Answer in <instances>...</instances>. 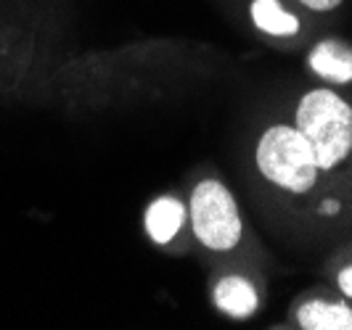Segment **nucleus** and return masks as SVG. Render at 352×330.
<instances>
[{"instance_id":"obj_1","label":"nucleus","mask_w":352,"mask_h":330,"mask_svg":"<svg viewBox=\"0 0 352 330\" xmlns=\"http://www.w3.org/2000/svg\"><path fill=\"white\" fill-rule=\"evenodd\" d=\"M294 127L310 143L320 172H331L352 156V104L334 90H307L297 104Z\"/></svg>"},{"instance_id":"obj_2","label":"nucleus","mask_w":352,"mask_h":330,"mask_svg":"<svg viewBox=\"0 0 352 330\" xmlns=\"http://www.w3.org/2000/svg\"><path fill=\"white\" fill-rule=\"evenodd\" d=\"M257 169L267 182L294 196H305L318 185L320 167L310 143L302 138L297 127L273 124L267 127L254 151Z\"/></svg>"},{"instance_id":"obj_3","label":"nucleus","mask_w":352,"mask_h":330,"mask_svg":"<svg viewBox=\"0 0 352 330\" xmlns=\"http://www.w3.org/2000/svg\"><path fill=\"white\" fill-rule=\"evenodd\" d=\"M188 222L196 241L210 251H230L241 241V211L220 180H201L188 201Z\"/></svg>"},{"instance_id":"obj_4","label":"nucleus","mask_w":352,"mask_h":330,"mask_svg":"<svg viewBox=\"0 0 352 330\" xmlns=\"http://www.w3.org/2000/svg\"><path fill=\"white\" fill-rule=\"evenodd\" d=\"M186 220H188V207L183 201H177L175 196H159L146 209L143 227L154 244L167 246L170 241H175V235L186 225Z\"/></svg>"},{"instance_id":"obj_5","label":"nucleus","mask_w":352,"mask_h":330,"mask_svg":"<svg viewBox=\"0 0 352 330\" xmlns=\"http://www.w3.org/2000/svg\"><path fill=\"white\" fill-rule=\"evenodd\" d=\"M307 67L318 80L331 85L352 82V48L339 40H320L307 56Z\"/></svg>"},{"instance_id":"obj_6","label":"nucleus","mask_w":352,"mask_h":330,"mask_svg":"<svg viewBox=\"0 0 352 330\" xmlns=\"http://www.w3.org/2000/svg\"><path fill=\"white\" fill-rule=\"evenodd\" d=\"M214 307L233 320H247L260 307V294L244 275H226L214 285Z\"/></svg>"},{"instance_id":"obj_7","label":"nucleus","mask_w":352,"mask_h":330,"mask_svg":"<svg viewBox=\"0 0 352 330\" xmlns=\"http://www.w3.org/2000/svg\"><path fill=\"white\" fill-rule=\"evenodd\" d=\"M302 330H352V307L344 301L310 298L297 309Z\"/></svg>"},{"instance_id":"obj_8","label":"nucleus","mask_w":352,"mask_h":330,"mask_svg":"<svg viewBox=\"0 0 352 330\" xmlns=\"http://www.w3.org/2000/svg\"><path fill=\"white\" fill-rule=\"evenodd\" d=\"M249 16L254 27L270 37H294L300 35V19L286 11L281 0H252Z\"/></svg>"},{"instance_id":"obj_9","label":"nucleus","mask_w":352,"mask_h":330,"mask_svg":"<svg viewBox=\"0 0 352 330\" xmlns=\"http://www.w3.org/2000/svg\"><path fill=\"white\" fill-rule=\"evenodd\" d=\"M297 3H302V5L310 8V11H318V14H329V11L339 8L344 0H297Z\"/></svg>"},{"instance_id":"obj_10","label":"nucleus","mask_w":352,"mask_h":330,"mask_svg":"<svg viewBox=\"0 0 352 330\" xmlns=\"http://www.w3.org/2000/svg\"><path fill=\"white\" fill-rule=\"evenodd\" d=\"M336 285H339V291L347 296V298H352V264L344 267V270L336 275Z\"/></svg>"},{"instance_id":"obj_11","label":"nucleus","mask_w":352,"mask_h":330,"mask_svg":"<svg viewBox=\"0 0 352 330\" xmlns=\"http://www.w3.org/2000/svg\"><path fill=\"white\" fill-rule=\"evenodd\" d=\"M318 211H320V214H326V217H334V214L342 211V204H339L336 198H326V201L318 207Z\"/></svg>"}]
</instances>
